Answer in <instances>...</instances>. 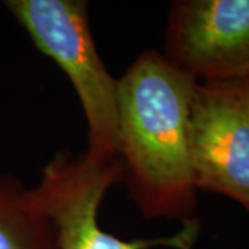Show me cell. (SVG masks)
I'll return each instance as SVG.
<instances>
[{"instance_id": "1", "label": "cell", "mask_w": 249, "mask_h": 249, "mask_svg": "<svg viewBox=\"0 0 249 249\" xmlns=\"http://www.w3.org/2000/svg\"><path fill=\"white\" fill-rule=\"evenodd\" d=\"M196 80L158 50H145L116 85L122 181L145 220L193 219L196 187L190 154Z\"/></svg>"}, {"instance_id": "2", "label": "cell", "mask_w": 249, "mask_h": 249, "mask_svg": "<svg viewBox=\"0 0 249 249\" xmlns=\"http://www.w3.org/2000/svg\"><path fill=\"white\" fill-rule=\"evenodd\" d=\"M4 7L73 86L88 124L85 158L96 163L118 160V79L98 54L88 1L7 0Z\"/></svg>"}, {"instance_id": "3", "label": "cell", "mask_w": 249, "mask_h": 249, "mask_svg": "<svg viewBox=\"0 0 249 249\" xmlns=\"http://www.w3.org/2000/svg\"><path fill=\"white\" fill-rule=\"evenodd\" d=\"M122 181L121 160L90 162L83 154L65 152L49 160L40 181L32 188L36 202L53 219L60 249H191L199 231L194 219L183 222L181 230L154 238H122L106 231L98 212L111 187Z\"/></svg>"}, {"instance_id": "4", "label": "cell", "mask_w": 249, "mask_h": 249, "mask_svg": "<svg viewBox=\"0 0 249 249\" xmlns=\"http://www.w3.org/2000/svg\"><path fill=\"white\" fill-rule=\"evenodd\" d=\"M188 137L196 190L249 212V78L196 82Z\"/></svg>"}, {"instance_id": "5", "label": "cell", "mask_w": 249, "mask_h": 249, "mask_svg": "<svg viewBox=\"0 0 249 249\" xmlns=\"http://www.w3.org/2000/svg\"><path fill=\"white\" fill-rule=\"evenodd\" d=\"M162 55L196 82L249 78V0H176Z\"/></svg>"}, {"instance_id": "6", "label": "cell", "mask_w": 249, "mask_h": 249, "mask_svg": "<svg viewBox=\"0 0 249 249\" xmlns=\"http://www.w3.org/2000/svg\"><path fill=\"white\" fill-rule=\"evenodd\" d=\"M0 249H60L53 219L36 202L32 188L0 170Z\"/></svg>"}]
</instances>
